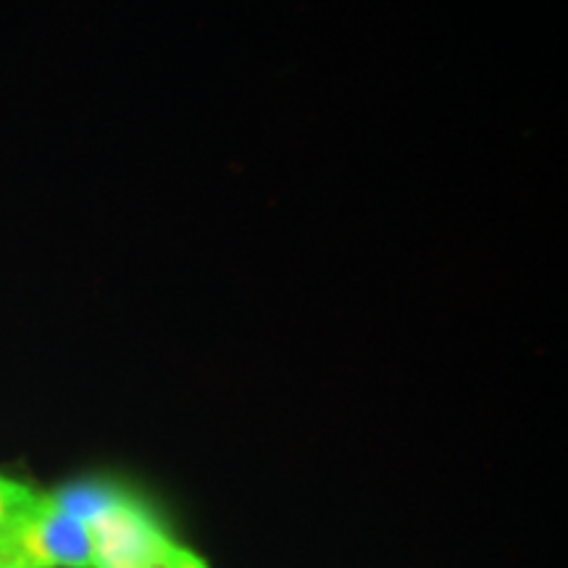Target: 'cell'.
I'll list each match as a JSON object with an SVG mask.
<instances>
[{
  "mask_svg": "<svg viewBox=\"0 0 568 568\" xmlns=\"http://www.w3.org/2000/svg\"><path fill=\"white\" fill-rule=\"evenodd\" d=\"M34 489L21 485V481L0 474V542H3L6 531L11 529V524L17 521L21 510H24L34 500Z\"/></svg>",
  "mask_w": 568,
  "mask_h": 568,
  "instance_id": "cell-3",
  "label": "cell"
},
{
  "mask_svg": "<svg viewBox=\"0 0 568 568\" xmlns=\"http://www.w3.org/2000/svg\"><path fill=\"white\" fill-rule=\"evenodd\" d=\"M163 568H211L209 560L190 550L187 545H180L172 539L166 548V558H163Z\"/></svg>",
  "mask_w": 568,
  "mask_h": 568,
  "instance_id": "cell-4",
  "label": "cell"
},
{
  "mask_svg": "<svg viewBox=\"0 0 568 568\" xmlns=\"http://www.w3.org/2000/svg\"><path fill=\"white\" fill-rule=\"evenodd\" d=\"M0 556L27 568H98L90 529L53 493H38L0 542Z\"/></svg>",
  "mask_w": 568,
  "mask_h": 568,
  "instance_id": "cell-2",
  "label": "cell"
},
{
  "mask_svg": "<svg viewBox=\"0 0 568 568\" xmlns=\"http://www.w3.org/2000/svg\"><path fill=\"white\" fill-rule=\"evenodd\" d=\"M90 529L98 568H163L172 542L155 510L116 481H80L53 493Z\"/></svg>",
  "mask_w": 568,
  "mask_h": 568,
  "instance_id": "cell-1",
  "label": "cell"
},
{
  "mask_svg": "<svg viewBox=\"0 0 568 568\" xmlns=\"http://www.w3.org/2000/svg\"><path fill=\"white\" fill-rule=\"evenodd\" d=\"M0 568H27V566L19 564V560H13V558L0 556Z\"/></svg>",
  "mask_w": 568,
  "mask_h": 568,
  "instance_id": "cell-5",
  "label": "cell"
}]
</instances>
